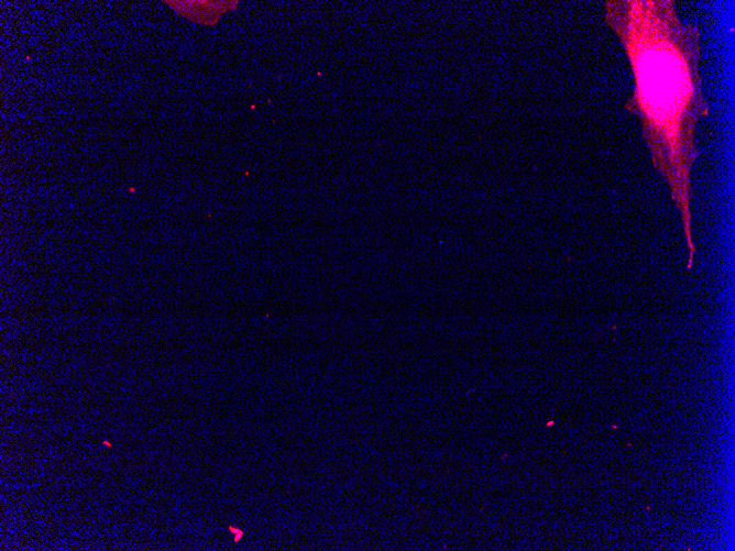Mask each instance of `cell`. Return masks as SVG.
<instances>
[{"mask_svg": "<svg viewBox=\"0 0 735 551\" xmlns=\"http://www.w3.org/2000/svg\"><path fill=\"white\" fill-rule=\"evenodd\" d=\"M605 22L616 34L634 77L625 109L638 118L654 167L681 214L693 264L691 170L699 157L695 131L710 106L700 75V30L679 16L672 0H607Z\"/></svg>", "mask_w": 735, "mask_h": 551, "instance_id": "cell-1", "label": "cell"}]
</instances>
